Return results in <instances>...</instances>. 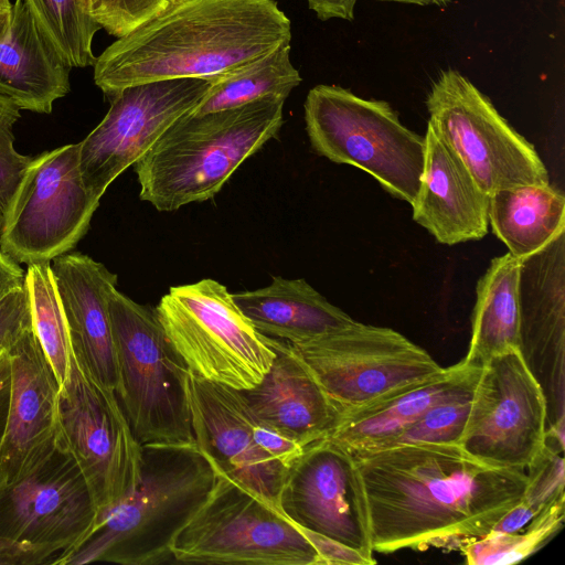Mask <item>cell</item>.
Returning <instances> with one entry per match:
<instances>
[{
    "label": "cell",
    "instance_id": "obj_44",
    "mask_svg": "<svg viewBox=\"0 0 565 565\" xmlns=\"http://www.w3.org/2000/svg\"><path fill=\"white\" fill-rule=\"evenodd\" d=\"M382 1H395V2H404V3H414V4H441L447 2L448 0H382Z\"/></svg>",
    "mask_w": 565,
    "mask_h": 565
},
{
    "label": "cell",
    "instance_id": "obj_27",
    "mask_svg": "<svg viewBox=\"0 0 565 565\" xmlns=\"http://www.w3.org/2000/svg\"><path fill=\"white\" fill-rule=\"evenodd\" d=\"M520 265L521 259L507 253L492 258L479 278L466 363L481 366L495 355L520 350Z\"/></svg>",
    "mask_w": 565,
    "mask_h": 565
},
{
    "label": "cell",
    "instance_id": "obj_40",
    "mask_svg": "<svg viewBox=\"0 0 565 565\" xmlns=\"http://www.w3.org/2000/svg\"><path fill=\"white\" fill-rule=\"evenodd\" d=\"M307 2L320 20L333 18L352 20L356 0H307Z\"/></svg>",
    "mask_w": 565,
    "mask_h": 565
},
{
    "label": "cell",
    "instance_id": "obj_16",
    "mask_svg": "<svg viewBox=\"0 0 565 565\" xmlns=\"http://www.w3.org/2000/svg\"><path fill=\"white\" fill-rule=\"evenodd\" d=\"M278 508L298 527L374 558L361 476L353 454L337 441L326 437L303 447L287 470Z\"/></svg>",
    "mask_w": 565,
    "mask_h": 565
},
{
    "label": "cell",
    "instance_id": "obj_18",
    "mask_svg": "<svg viewBox=\"0 0 565 565\" xmlns=\"http://www.w3.org/2000/svg\"><path fill=\"white\" fill-rule=\"evenodd\" d=\"M64 310L71 350L103 387L118 391L119 374L108 299L117 275L81 253H66L51 265Z\"/></svg>",
    "mask_w": 565,
    "mask_h": 565
},
{
    "label": "cell",
    "instance_id": "obj_35",
    "mask_svg": "<svg viewBox=\"0 0 565 565\" xmlns=\"http://www.w3.org/2000/svg\"><path fill=\"white\" fill-rule=\"evenodd\" d=\"M178 0H97L92 17L115 38H120Z\"/></svg>",
    "mask_w": 565,
    "mask_h": 565
},
{
    "label": "cell",
    "instance_id": "obj_41",
    "mask_svg": "<svg viewBox=\"0 0 565 565\" xmlns=\"http://www.w3.org/2000/svg\"><path fill=\"white\" fill-rule=\"evenodd\" d=\"M11 392V366L9 352L0 355V445L3 440Z\"/></svg>",
    "mask_w": 565,
    "mask_h": 565
},
{
    "label": "cell",
    "instance_id": "obj_24",
    "mask_svg": "<svg viewBox=\"0 0 565 565\" xmlns=\"http://www.w3.org/2000/svg\"><path fill=\"white\" fill-rule=\"evenodd\" d=\"M479 371L480 366L461 361L429 381L343 411L327 438L351 452L385 448L433 405L476 381Z\"/></svg>",
    "mask_w": 565,
    "mask_h": 565
},
{
    "label": "cell",
    "instance_id": "obj_9",
    "mask_svg": "<svg viewBox=\"0 0 565 565\" xmlns=\"http://www.w3.org/2000/svg\"><path fill=\"white\" fill-rule=\"evenodd\" d=\"M426 107L428 126L489 196L518 185L550 183L547 169L533 145L459 72L440 73L427 95Z\"/></svg>",
    "mask_w": 565,
    "mask_h": 565
},
{
    "label": "cell",
    "instance_id": "obj_30",
    "mask_svg": "<svg viewBox=\"0 0 565 565\" xmlns=\"http://www.w3.org/2000/svg\"><path fill=\"white\" fill-rule=\"evenodd\" d=\"M564 497L535 515L520 533L490 530L484 535L461 541L457 547L470 565H507L521 562L535 553L563 525Z\"/></svg>",
    "mask_w": 565,
    "mask_h": 565
},
{
    "label": "cell",
    "instance_id": "obj_7",
    "mask_svg": "<svg viewBox=\"0 0 565 565\" xmlns=\"http://www.w3.org/2000/svg\"><path fill=\"white\" fill-rule=\"evenodd\" d=\"M173 349L198 376L238 391L256 386L276 351L218 281L174 286L154 308Z\"/></svg>",
    "mask_w": 565,
    "mask_h": 565
},
{
    "label": "cell",
    "instance_id": "obj_39",
    "mask_svg": "<svg viewBox=\"0 0 565 565\" xmlns=\"http://www.w3.org/2000/svg\"><path fill=\"white\" fill-rule=\"evenodd\" d=\"M25 270L21 264L0 249V300L11 292L23 288Z\"/></svg>",
    "mask_w": 565,
    "mask_h": 565
},
{
    "label": "cell",
    "instance_id": "obj_17",
    "mask_svg": "<svg viewBox=\"0 0 565 565\" xmlns=\"http://www.w3.org/2000/svg\"><path fill=\"white\" fill-rule=\"evenodd\" d=\"M186 396L198 447L220 472L278 508L288 469L262 447V418L242 391L206 381L189 370Z\"/></svg>",
    "mask_w": 565,
    "mask_h": 565
},
{
    "label": "cell",
    "instance_id": "obj_1",
    "mask_svg": "<svg viewBox=\"0 0 565 565\" xmlns=\"http://www.w3.org/2000/svg\"><path fill=\"white\" fill-rule=\"evenodd\" d=\"M374 552L455 546L488 533L522 498L525 470L486 465L458 444L352 452Z\"/></svg>",
    "mask_w": 565,
    "mask_h": 565
},
{
    "label": "cell",
    "instance_id": "obj_10",
    "mask_svg": "<svg viewBox=\"0 0 565 565\" xmlns=\"http://www.w3.org/2000/svg\"><path fill=\"white\" fill-rule=\"evenodd\" d=\"M288 344L340 412L424 383L445 371L424 349L399 332L358 321Z\"/></svg>",
    "mask_w": 565,
    "mask_h": 565
},
{
    "label": "cell",
    "instance_id": "obj_34",
    "mask_svg": "<svg viewBox=\"0 0 565 565\" xmlns=\"http://www.w3.org/2000/svg\"><path fill=\"white\" fill-rule=\"evenodd\" d=\"M21 109L0 95V209L6 211L32 158L14 148L13 126Z\"/></svg>",
    "mask_w": 565,
    "mask_h": 565
},
{
    "label": "cell",
    "instance_id": "obj_29",
    "mask_svg": "<svg viewBox=\"0 0 565 565\" xmlns=\"http://www.w3.org/2000/svg\"><path fill=\"white\" fill-rule=\"evenodd\" d=\"M24 289L32 330L62 384L68 370L71 344L51 263L28 265Z\"/></svg>",
    "mask_w": 565,
    "mask_h": 565
},
{
    "label": "cell",
    "instance_id": "obj_8",
    "mask_svg": "<svg viewBox=\"0 0 565 565\" xmlns=\"http://www.w3.org/2000/svg\"><path fill=\"white\" fill-rule=\"evenodd\" d=\"M171 552L174 563L318 565L316 550L296 524L218 470L209 498Z\"/></svg>",
    "mask_w": 565,
    "mask_h": 565
},
{
    "label": "cell",
    "instance_id": "obj_13",
    "mask_svg": "<svg viewBox=\"0 0 565 565\" xmlns=\"http://www.w3.org/2000/svg\"><path fill=\"white\" fill-rule=\"evenodd\" d=\"M547 424L544 390L512 349L480 366L459 445L486 465L525 470L544 446Z\"/></svg>",
    "mask_w": 565,
    "mask_h": 565
},
{
    "label": "cell",
    "instance_id": "obj_14",
    "mask_svg": "<svg viewBox=\"0 0 565 565\" xmlns=\"http://www.w3.org/2000/svg\"><path fill=\"white\" fill-rule=\"evenodd\" d=\"M90 488L58 433L0 487V535L63 552L97 520Z\"/></svg>",
    "mask_w": 565,
    "mask_h": 565
},
{
    "label": "cell",
    "instance_id": "obj_38",
    "mask_svg": "<svg viewBox=\"0 0 565 565\" xmlns=\"http://www.w3.org/2000/svg\"><path fill=\"white\" fill-rule=\"evenodd\" d=\"M60 553L53 547L20 542L0 535V565L53 564Z\"/></svg>",
    "mask_w": 565,
    "mask_h": 565
},
{
    "label": "cell",
    "instance_id": "obj_33",
    "mask_svg": "<svg viewBox=\"0 0 565 565\" xmlns=\"http://www.w3.org/2000/svg\"><path fill=\"white\" fill-rule=\"evenodd\" d=\"M564 448L545 437L543 448L526 467L527 482L522 502L537 515L564 497Z\"/></svg>",
    "mask_w": 565,
    "mask_h": 565
},
{
    "label": "cell",
    "instance_id": "obj_37",
    "mask_svg": "<svg viewBox=\"0 0 565 565\" xmlns=\"http://www.w3.org/2000/svg\"><path fill=\"white\" fill-rule=\"evenodd\" d=\"M300 529V527H299ZM318 554V565H373L370 558L360 551L329 536L300 529Z\"/></svg>",
    "mask_w": 565,
    "mask_h": 565
},
{
    "label": "cell",
    "instance_id": "obj_20",
    "mask_svg": "<svg viewBox=\"0 0 565 565\" xmlns=\"http://www.w3.org/2000/svg\"><path fill=\"white\" fill-rule=\"evenodd\" d=\"M424 137V167L411 204L413 220L441 244L481 239L489 227V195L428 125Z\"/></svg>",
    "mask_w": 565,
    "mask_h": 565
},
{
    "label": "cell",
    "instance_id": "obj_12",
    "mask_svg": "<svg viewBox=\"0 0 565 565\" xmlns=\"http://www.w3.org/2000/svg\"><path fill=\"white\" fill-rule=\"evenodd\" d=\"M57 433L90 488L97 516L135 491L141 475L142 445L117 395L93 380L72 350L58 392Z\"/></svg>",
    "mask_w": 565,
    "mask_h": 565
},
{
    "label": "cell",
    "instance_id": "obj_36",
    "mask_svg": "<svg viewBox=\"0 0 565 565\" xmlns=\"http://www.w3.org/2000/svg\"><path fill=\"white\" fill-rule=\"evenodd\" d=\"M31 328L30 303L23 287L0 300V355Z\"/></svg>",
    "mask_w": 565,
    "mask_h": 565
},
{
    "label": "cell",
    "instance_id": "obj_11",
    "mask_svg": "<svg viewBox=\"0 0 565 565\" xmlns=\"http://www.w3.org/2000/svg\"><path fill=\"white\" fill-rule=\"evenodd\" d=\"M99 205L86 189L78 143L32 158L6 211L0 249L19 264L51 263L89 228Z\"/></svg>",
    "mask_w": 565,
    "mask_h": 565
},
{
    "label": "cell",
    "instance_id": "obj_23",
    "mask_svg": "<svg viewBox=\"0 0 565 565\" xmlns=\"http://www.w3.org/2000/svg\"><path fill=\"white\" fill-rule=\"evenodd\" d=\"M518 292L521 354L529 366L551 358L564 376L565 232L521 259Z\"/></svg>",
    "mask_w": 565,
    "mask_h": 565
},
{
    "label": "cell",
    "instance_id": "obj_43",
    "mask_svg": "<svg viewBox=\"0 0 565 565\" xmlns=\"http://www.w3.org/2000/svg\"><path fill=\"white\" fill-rule=\"evenodd\" d=\"M12 2L10 0H0V38L4 34L10 20Z\"/></svg>",
    "mask_w": 565,
    "mask_h": 565
},
{
    "label": "cell",
    "instance_id": "obj_31",
    "mask_svg": "<svg viewBox=\"0 0 565 565\" xmlns=\"http://www.w3.org/2000/svg\"><path fill=\"white\" fill-rule=\"evenodd\" d=\"M39 28L72 67L93 66V40L100 26L82 0H23Z\"/></svg>",
    "mask_w": 565,
    "mask_h": 565
},
{
    "label": "cell",
    "instance_id": "obj_25",
    "mask_svg": "<svg viewBox=\"0 0 565 565\" xmlns=\"http://www.w3.org/2000/svg\"><path fill=\"white\" fill-rule=\"evenodd\" d=\"M232 297L258 332L288 343L305 342L355 321L302 278L274 277L266 287Z\"/></svg>",
    "mask_w": 565,
    "mask_h": 565
},
{
    "label": "cell",
    "instance_id": "obj_42",
    "mask_svg": "<svg viewBox=\"0 0 565 565\" xmlns=\"http://www.w3.org/2000/svg\"><path fill=\"white\" fill-rule=\"evenodd\" d=\"M534 518L532 511L520 501L510 509L491 530L515 533L521 531Z\"/></svg>",
    "mask_w": 565,
    "mask_h": 565
},
{
    "label": "cell",
    "instance_id": "obj_46",
    "mask_svg": "<svg viewBox=\"0 0 565 565\" xmlns=\"http://www.w3.org/2000/svg\"><path fill=\"white\" fill-rule=\"evenodd\" d=\"M2 222H3V213L0 209V234H1V228H2Z\"/></svg>",
    "mask_w": 565,
    "mask_h": 565
},
{
    "label": "cell",
    "instance_id": "obj_3",
    "mask_svg": "<svg viewBox=\"0 0 565 565\" xmlns=\"http://www.w3.org/2000/svg\"><path fill=\"white\" fill-rule=\"evenodd\" d=\"M217 470L196 445H142L135 491L97 516L89 533L53 564L174 563L172 544L209 498Z\"/></svg>",
    "mask_w": 565,
    "mask_h": 565
},
{
    "label": "cell",
    "instance_id": "obj_22",
    "mask_svg": "<svg viewBox=\"0 0 565 565\" xmlns=\"http://www.w3.org/2000/svg\"><path fill=\"white\" fill-rule=\"evenodd\" d=\"M73 67L39 28L23 0L12 3L0 38V95L21 110L50 114L71 90Z\"/></svg>",
    "mask_w": 565,
    "mask_h": 565
},
{
    "label": "cell",
    "instance_id": "obj_15",
    "mask_svg": "<svg viewBox=\"0 0 565 565\" xmlns=\"http://www.w3.org/2000/svg\"><path fill=\"white\" fill-rule=\"evenodd\" d=\"M214 81L175 78L124 88L102 121L78 142L84 184L96 200L180 117L192 111Z\"/></svg>",
    "mask_w": 565,
    "mask_h": 565
},
{
    "label": "cell",
    "instance_id": "obj_28",
    "mask_svg": "<svg viewBox=\"0 0 565 565\" xmlns=\"http://www.w3.org/2000/svg\"><path fill=\"white\" fill-rule=\"evenodd\" d=\"M301 81L290 60V43H286L215 79L205 97L191 113L203 115L241 107L268 97L287 99Z\"/></svg>",
    "mask_w": 565,
    "mask_h": 565
},
{
    "label": "cell",
    "instance_id": "obj_4",
    "mask_svg": "<svg viewBox=\"0 0 565 565\" xmlns=\"http://www.w3.org/2000/svg\"><path fill=\"white\" fill-rule=\"evenodd\" d=\"M285 102L268 97L180 117L134 164L140 199L160 212L212 199L248 157L278 134Z\"/></svg>",
    "mask_w": 565,
    "mask_h": 565
},
{
    "label": "cell",
    "instance_id": "obj_32",
    "mask_svg": "<svg viewBox=\"0 0 565 565\" xmlns=\"http://www.w3.org/2000/svg\"><path fill=\"white\" fill-rule=\"evenodd\" d=\"M476 381L433 405L417 422L392 440L387 447L415 443L459 445L469 414L471 393Z\"/></svg>",
    "mask_w": 565,
    "mask_h": 565
},
{
    "label": "cell",
    "instance_id": "obj_2",
    "mask_svg": "<svg viewBox=\"0 0 565 565\" xmlns=\"http://www.w3.org/2000/svg\"><path fill=\"white\" fill-rule=\"evenodd\" d=\"M290 41L275 0H178L107 46L94 83L110 98L156 81H215Z\"/></svg>",
    "mask_w": 565,
    "mask_h": 565
},
{
    "label": "cell",
    "instance_id": "obj_5",
    "mask_svg": "<svg viewBox=\"0 0 565 565\" xmlns=\"http://www.w3.org/2000/svg\"><path fill=\"white\" fill-rule=\"evenodd\" d=\"M116 349L119 404L141 445L195 443L189 369L168 340L154 309L114 289L108 299Z\"/></svg>",
    "mask_w": 565,
    "mask_h": 565
},
{
    "label": "cell",
    "instance_id": "obj_45",
    "mask_svg": "<svg viewBox=\"0 0 565 565\" xmlns=\"http://www.w3.org/2000/svg\"><path fill=\"white\" fill-rule=\"evenodd\" d=\"M96 1L97 0H82L85 10L90 14V17Z\"/></svg>",
    "mask_w": 565,
    "mask_h": 565
},
{
    "label": "cell",
    "instance_id": "obj_21",
    "mask_svg": "<svg viewBox=\"0 0 565 565\" xmlns=\"http://www.w3.org/2000/svg\"><path fill=\"white\" fill-rule=\"evenodd\" d=\"M276 358L253 388L242 391L253 411L302 447L326 438L340 409L286 341L270 338Z\"/></svg>",
    "mask_w": 565,
    "mask_h": 565
},
{
    "label": "cell",
    "instance_id": "obj_26",
    "mask_svg": "<svg viewBox=\"0 0 565 565\" xmlns=\"http://www.w3.org/2000/svg\"><path fill=\"white\" fill-rule=\"evenodd\" d=\"M489 225L518 259L531 256L565 232V198L548 184H524L489 196Z\"/></svg>",
    "mask_w": 565,
    "mask_h": 565
},
{
    "label": "cell",
    "instance_id": "obj_19",
    "mask_svg": "<svg viewBox=\"0 0 565 565\" xmlns=\"http://www.w3.org/2000/svg\"><path fill=\"white\" fill-rule=\"evenodd\" d=\"M8 352L11 392L0 445V487L13 481L56 434L61 387L32 328Z\"/></svg>",
    "mask_w": 565,
    "mask_h": 565
},
{
    "label": "cell",
    "instance_id": "obj_6",
    "mask_svg": "<svg viewBox=\"0 0 565 565\" xmlns=\"http://www.w3.org/2000/svg\"><path fill=\"white\" fill-rule=\"evenodd\" d=\"M303 108L311 147L320 156L363 170L388 193L413 203L425 137L405 127L388 103L364 99L335 85H317Z\"/></svg>",
    "mask_w": 565,
    "mask_h": 565
}]
</instances>
